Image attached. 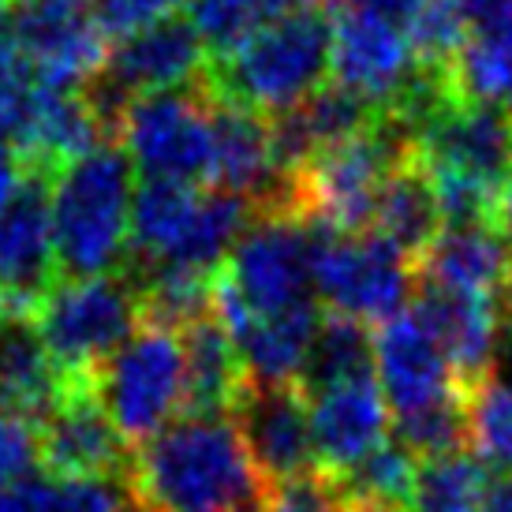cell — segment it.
Masks as SVG:
<instances>
[{
  "label": "cell",
  "mask_w": 512,
  "mask_h": 512,
  "mask_svg": "<svg viewBox=\"0 0 512 512\" xmlns=\"http://www.w3.org/2000/svg\"><path fill=\"white\" fill-rule=\"evenodd\" d=\"M60 285L53 240V180L27 172L0 210V311L34 318Z\"/></svg>",
  "instance_id": "13"
},
{
  "label": "cell",
  "mask_w": 512,
  "mask_h": 512,
  "mask_svg": "<svg viewBox=\"0 0 512 512\" xmlns=\"http://www.w3.org/2000/svg\"><path fill=\"white\" fill-rule=\"evenodd\" d=\"M12 143L23 157V169L57 180L79 157L113 143V135L83 90H49L34 83L27 113L12 131Z\"/></svg>",
  "instance_id": "18"
},
{
  "label": "cell",
  "mask_w": 512,
  "mask_h": 512,
  "mask_svg": "<svg viewBox=\"0 0 512 512\" xmlns=\"http://www.w3.org/2000/svg\"><path fill=\"white\" fill-rule=\"evenodd\" d=\"M12 38L34 83L49 90H83L109 60V34L90 0H12Z\"/></svg>",
  "instance_id": "12"
},
{
  "label": "cell",
  "mask_w": 512,
  "mask_h": 512,
  "mask_svg": "<svg viewBox=\"0 0 512 512\" xmlns=\"http://www.w3.org/2000/svg\"><path fill=\"white\" fill-rule=\"evenodd\" d=\"M128 494L135 512H262L266 479L232 415H180L135 449Z\"/></svg>",
  "instance_id": "1"
},
{
  "label": "cell",
  "mask_w": 512,
  "mask_h": 512,
  "mask_svg": "<svg viewBox=\"0 0 512 512\" xmlns=\"http://www.w3.org/2000/svg\"><path fill=\"white\" fill-rule=\"evenodd\" d=\"M210 187L247 199L255 206V217L273 214V206L281 199V169H277V150H273L270 116L217 101Z\"/></svg>",
  "instance_id": "20"
},
{
  "label": "cell",
  "mask_w": 512,
  "mask_h": 512,
  "mask_svg": "<svg viewBox=\"0 0 512 512\" xmlns=\"http://www.w3.org/2000/svg\"><path fill=\"white\" fill-rule=\"evenodd\" d=\"M333 60L329 83L356 94L370 109L393 116L412 98L427 68H419L408 27L363 12H333Z\"/></svg>",
  "instance_id": "11"
},
{
  "label": "cell",
  "mask_w": 512,
  "mask_h": 512,
  "mask_svg": "<svg viewBox=\"0 0 512 512\" xmlns=\"http://www.w3.org/2000/svg\"><path fill=\"white\" fill-rule=\"evenodd\" d=\"M427 0H326V8L333 12H363V15H378V19H389V23H400L408 27L412 15L423 8Z\"/></svg>",
  "instance_id": "37"
},
{
  "label": "cell",
  "mask_w": 512,
  "mask_h": 512,
  "mask_svg": "<svg viewBox=\"0 0 512 512\" xmlns=\"http://www.w3.org/2000/svg\"><path fill=\"white\" fill-rule=\"evenodd\" d=\"M131 445L101 408L94 385L60 389V400L38 419V464L57 479H124Z\"/></svg>",
  "instance_id": "14"
},
{
  "label": "cell",
  "mask_w": 512,
  "mask_h": 512,
  "mask_svg": "<svg viewBox=\"0 0 512 512\" xmlns=\"http://www.w3.org/2000/svg\"><path fill=\"white\" fill-rule=\"evenodd\" d=\"M359 378H374V333H370V326H363L356 318H344V314H322L296 385L303 389V397H314L322 389L359 382Z\"/></svg>",
  "instance_id": "28"
},
{
  "label": "cell",
  "mask_w": 512,
  "mask_h": 512,
  "mask_svg": "<svg viewBox=\"0 0 512 512\" xmlns=\"http://www.w3.org/2000/svg\"><path fill=\"white\" fill-rule=\"evenodd\" d=\"M385 113L370 109L367 101H359L356 94L341 90L337 83H326L318 94L307 101H299L296 109H288L281 116H270L273 124V150H277V169L296 172L299 165H307L314 154H322L326 146L344 143L359 131H367L370 124H378Z\"/></svg>",
  "instance_id": "22"
},
{
  "label": "cell",
  "mask_w": 512,
  "mask_h": 512,
  "mask_svg": "<svg viewBox=\"0 0 512 512\" xmlns=\"http://www.w3.org/2000/svg\"><path fill=\"white\" fill-rule=\"evenodd\" d=\"M232 423L266 486L314 468L311 404L299 385L247 382Z\"/></svg>",
  "instance_id": "16"
},
{
  "label": "cell",
  "mask_w": 512,
  "mask_h": 512,
  "mask_svg": "<svg viewBox=\"0 0 512 512\" xmlns=\"http://www.w3.org/2000/svg\"><path fill=\"white\" fill-rule=\"evenodd\" d=\"M415 285L509 303L512 240H505L490 221L445 225L427 255L415 262Z\"/></svg>",
  "instance_id": "19"
},
{
  "label": "cell",
  "mask_w": 512,
  "mask_h": 512,
  "mask_svg": "<svg viewBox=\"0 0 512 512\" xmlns=\"http://www.w3.org/2000/svg\"><path fill=\"white\" fill-rule=\"evenodd\" d=\"M490 475L494 471L468 449L419 460L408 512H483L486 494L494 486Z\"/></svg>",
  "instance_id": "30"
},
{
  "label": "cell",
  "mask_w": 512,
  "mask_h": 512,
  "mask_svg": "<svg viewBox=\"0 0 512 512\" xmlns=\"http://www.w3.org/2000/svg\"><path fill=\"white\" fill-rule=\"evenodd\" d=\"M441 228H445V217H441L434 184H430L427 169L419 161V150H412L397 169L389 172L370 232L385 236L397 251L419 262L427 255L430 243L438 240Z\"/></svg>",
  "instance_id": "26"
},
{
  "label": "cell",
  "mask_w": 512,
  "mask_h": 512,
  "mask_svg": "<svg viewBox=\"0 0 512 512\" xmlns=\"http://www.w3.org/2000/svg\"><path fill=\"white\" fill-rule=\"evenodd\" d=\"M34 326L57 367L60 389L94 385L98 370L139 329V296L124 270L86 281H60L42 299Z\"/></svg>",
  "instance_id": "5"
},
{
  "label": "cell",
  "mask_w": 512,
  "mask_h": 512,
  "mask_svg": "<svg viewBox=\"0 0 512 512\" xmlns=\"http://www.w3.org/2000/svg\"><path fill=\"white\" fill-rule=\"evenodd\" d=\"M483 512H512V475H505V479L490 486Z\"/></svg>",
  "instance_id": "41"
},
{
  "label": "cell",
  "mask_w": 512,
  "mask_h": 512,
  "mask_svg": "<svg viewBox=\"0 0 512 512\" xmlns=\"http://www.w3.org/2000/svg\"><path fill=\"white\" fill-rule=\"evenodd\" d=\"M333 60V15L326 4L281 15L255 30L221 60H210L206 83L217 101L243 105L262 116H281L318 94Z\"/></svg>",
  "instance_id": "3"
},
{
  "label": "cell",
  "mask_w": 512,
  "mask_h": 512,
  "mask_svg": "<svg viewBox=\"0 0 512 512\" xmlns=\"http://www.w3.org/2000/svg\"><path fill=\"white\" fill-rule=\"evenodd\" d=\"M187 367L184 415H232L251 382L236 341L214 311L180 333Z\"/></svg>",
  "instance_id": "23"
},
{
  "label": "cell",
  "mask_w": 512,
  "mask_h": 512,
  "mask_svg": "<svg viewBox=\"0 0 512 512\" xmlns=\"http://www.w3.org/2000/svg\"><path fill=\"white\" fill-rule=\"evenodd\" d=\"M262 15V23H273V19H281V15H292V12H303V8H314V4H326V0H251Z\"/></svg>",
  "instance_id": "39"
},
{
  "label": "cell",
  "mask_w": 512,
  "mask_h": 512,
  "mask_svg": "<svg viewBox=\"0 0 512 512\" xmlns=\"http://www.w3.org/2000/svg\"><path fill=\"white\" fill-rule=\"evenodd\" d=\"M90 4L109 38H128L161 19H172L187 0H90Z\"/></svg>",
  "instance_id": "36"
},
{
  "label": "cell",
  "mask_w": 512,
  "mask_h": 512,
  "mask_svg": "<svg viewBox=\"0 0 512 512\" xmlns=\"http://www.w3.org/2000/svg\"><path fill=\"white\" fill-rule=\"evenodd\" d=\"M94 393L131 453L157 438L176 423V412H184L187 367L180 333L139 322L131 341L98 370Z\"/></svg>",
  "instance_id": "6"
},
{
  "label": "cell",
  "mask_w": 512,
  "mask_h": 512,
  "mask_svg": "<svg viewBox=\"0 0 512 512\" xmlns=\"http://www.w3.org/2000/svg\"><path fill=\"white\" fill-rule=\"evenodd\" d=\"M415 475H419V460L397 438H389L352 471L337 475L333 483L341 490V501H378V505L408 512Z\"/></svg>",
  "instance_id": "31"
},
{
  "label": "cell",
  "mask_w": 512,
  "mask_h": 512,
  "mask_svg": "<svg viewBox=\"0 0 512 512\" xmlns=\"http://www.w3.org/2000/svg\"><path fill=\"white\" fill-rule=\"evenodd\" d=\"M314 296L329 314L382 326L408 311L415 296V262L378 232H329L311 225Z\"/></svg>",
  "instance_id": "9"
},
{
  "label": "cell",
  "mask_w": 512,
  "mask_h": 512,
  "mask_svg": "<svg viewBox=\"0 0 512 512\" xmlns=\"http://www.w3.org/2000/svg\"><path fill=\"white\" fill-rule=\"evenodd\" d=\"M38 464V423L27 415L0 412V486L30 479Z\"/></svg>",
  "instance_id": "35"
},
{
  "label": "cell",
  "mask_w": 512,
  "mask_h": 512,
  "mask_svg": "<svg viewBox=\"0 0 512 512\" xmlns=\"http://www.w3.org/2000/svg\"><path fill=\"white\" fill-rule=\"evenodd\" d=\"M490 225L498 228L505 240H512V180L498 191L494 199V210H490Z\"/></svg>",
  "instance_id": "40"
},
{
  "label": "cell",
  "mask_w": 512,
  "mask_h": 512,
  "mask_svg": "<svg viewBox=\"0 0 512 512\" xmlns=\"http://www.w3.org/2000/svg\"><path fill=\"white\" fill-rule=\"evenodd\" d=\"M0 400L4 412L42 419L60 400V378L27 314L0 311Z\"/></svg>",
  "instance_id": "25"
},
{
  "label": "cell",
  "mask_w": 512,
  "mask_h": 512,
  "mask_svg": "<svg viewBox=\"0 0 512 512\" xmlns=\"http://www.w3.org/2000/svg\"><path fill=\"white\" fill-rule=\"evenodd\" d=\"M23 176H27V169H23V157L15 150L12 135L0 131V210L12 202V195L23 184Z\"/></svg>",
  "instance_id": "38"
},
{
  "label": "cell",
  "mask_w": 512,
  "mask_h": 512,
  "mask_svg": "<svg viewBox=\"0 0 512 512\" xmlns=\"http://www.w3.org/2000/svg\"><path fill=\"white\" fill-rule=\"evenodd\" d=\"M415 150L445 225L490 221L498 191L512 180V113L453 94L423 116Z\"/></svg>",
  "instance_id": "2"
},
{
  "label": "cell",
  "mask_w": 512,
  "mask_h": 512,
  "mask_svg": "<svg viewBox=\"0 0 512 512\" xmlns=\"http://www.w3.org/2000/svg\"><path fill=\"white\" fill-rule=\"evenodd\" d=\"M214 90L202 75L180 90L146 94L124 105L113 143L131 157L146 180L210 184L214 161Z\"/></svg>",
  "instance_id": "7"
},
{
  "label": "cell",
  "mask_w": 512,
  "mask_h": 512,
  "mask_svg": "<svg viewBox=\"0 0 512 512\" xmlns=\"http://www.w3.org/2000/svg\"><path fill=\"white\" fill-rule=\"evenodd\" d=\"M0 512H135L124 479L30 475L4 490Z\"/></svg>",
  "instance_id": "29"
},
{
  "label": "cell",
  "mask_w": 512,
  "mask_h": 512,
  "mask_svg": "<svg viewBox=\"0 0 512 512\" xmlns=\"http://www.w3.org/2000/svg\"><path fill=\"white\" fill-rule=\"evenodd\" d=\"M468 445L490 471L512 475V382L490 374L468 393Z\"/></svg>",
  "instance_id": "32"
},
{
  "label": "cell",
  "mask_w": 512,
  "mask_h": 512,
  "mask_svg": "<svg viewBox=\"0 0 512 512\" xmlns=\"http://www.w3.org/2000/svg\"><path fill=\"white\" fill-rule=\"evenodd\" d=\"M34 94V72L12 30H0V131L12 135L15 124L23 120Z\"/></svg>",
  "instance_id": "34"
},
{
  "label": "cell",
  "mask_w": 512,
  "mask_h": 512,
  "mask_svg": "<svg viewBox=\"0 0 512 512\" xmlns=\"http://www.w3.org/2000/svg\"><path fill=\"white\" fill-rule=\"evenodd\" d=\"M311 225L299 217L266 214L232 247L214 281V311L281 314L314 303Z\"/></svg>",
  "instance_id": "8"
},
{
  "label": "cell",
  "mask_w": 512,
  "mask_h": 512,
  "mask_svg": "<svg viewBox=\"0 0 512 512\" xmlns=\"http://www.w3.org/2000/svg\"><path fill=\"white\" fill-rule=\"evenodd\" d=\"M453 94L512 113V0L475 30L453 64Z\"/></svg>",
  "instance_id": "27"
},
{
  "label": "cell",
  "mask_w": 512,
  "mask_h": 512,
  "mask_svg": "<svg viewBox=\"0 0 512 512\" xmlns=\"http://www.w3.org/2000/svg\"><path fill=\"white\" fill-rule=\"evenodd\" d=\"M337 512H400V509H389V505H378V501H341Z\"/></svg>",
  "instance_id": "42"
},
{
  "label": "cell",
  "mask_w": 512,
  "mask_h": 512,
  "mask_svg": "<svg viewBox=\"0 0 512 512\" xmlns=\"http://www.w3.org/2000/svg\"><path fill=\"white\" fill-rule=\"evenodd\" d=\"M135 165L116 143L98 146L53 180V240L60 281L105 277L124 266Z\"/></svg>",
  "instance_id": "4"
},
{
  "label": "cell",
  "mask_w": 512,
  "mask_h": 512,
  "mask_svg": "<svg viewBox=\"0 0 512 512\" xmlns=\"http://www.w3.org/2000/svg\"><path fill=\"white\" fill-rule=\"evenodd\" d=\"M206 68H210V53L191 27V19L172 15V19H161L139 34L120 38L109 49L105 68L83 86V94L113 135L128 101L199 83Z\"/></svg>",
  "instance_id": "10"
},
{
  "label": "cell",
  "mask_w": 512,
  "mask_h": 512,
  "mask_svg": "<svg viewBox=\"0 0 512 512\" xmlns=\"http://www.w3.org/2000/svg\"><path fill=\"white\" fill-rule=\"evenodd\" d=\"M206 187L187 180H143L131 199V236L124 273H139L150 266H161L180 247L191 217L199 210V199Z\"/></svg>",
  "instance_id": "24"
},
{
  "label": "cell",
  "mask_w": 512,
  "mask_h": 512,
  "mask_svg": "<svg viewBox=\"0 0 512 512\" xmlns=\"http://www.w3.org/2000/svg\"><path fill=\"white\" fill-rule=\"evenodd\" d=\"M412 307L434 329V337L445 348L449 367H453L464 393H471L483 378H490L494 348H498V333L509 303L479 296H453V292H441V288L415 285Z\"/></svg>",
  "instance_id": "21"
},
{
  "label": "cell",
  "mask_w": 512,
  "mask_h": 512,
  "mask_svg": "<svg viewBox=\"0 0 512 512\" xmlns=\"http://www.w3.org/2000/svg\"><path fill=\"white\" fill-rule=\"evenodd\" d=\"M311 404L314 468L337 479L367 460L378 445L393 438V412L385 404L378 378H359L307 397Z\"/></svg>",
  "instance_id": "17"
},
{
  "label": "cell",
  "mask_w": 512,
  "mask_h": 512,
  "mask_svg": "<svg viewBox=\"0 0 512 512\" xmlns=\"http://www.w3.org/2000/svg\"><path fill=\"white\" fill-rule=\"evenodd\" d=\"M341 509V490L326 471H303L292 479L266 486L262 512H337Z\"/></svg>",
  "instance_id": "33"
},
{
  "label": "cell",
  "mask_w": 512,
  "mask_h": 512,
  "mask_svg": "<svg viewBox=\"0 0 512 512\" xmlns=\"http://www.w3.org/2000/svg\"><path fill=\"white\" fill-rule=\"evenodd\" d=\"M374 378L382 385L393 419L464 393L453 367H449L445 348L415 307L378 326V333H374Z\"/></svg>",
  "instance_id": "15"
},
{
  "label": "cell",
  "mask_w": 512,
  "mask_h": 512,
  "mask_svg": "<svg viewBox=\"0 0 512 512\" xmlns=\"http://www.w3.org/2000/svg\"><path fill=\"white\" fill-rule=\"evenodd\" d=\"M509 311H512V285H509Z\"/></svg>",
  "instance_id": "43"
}]
</instances>
